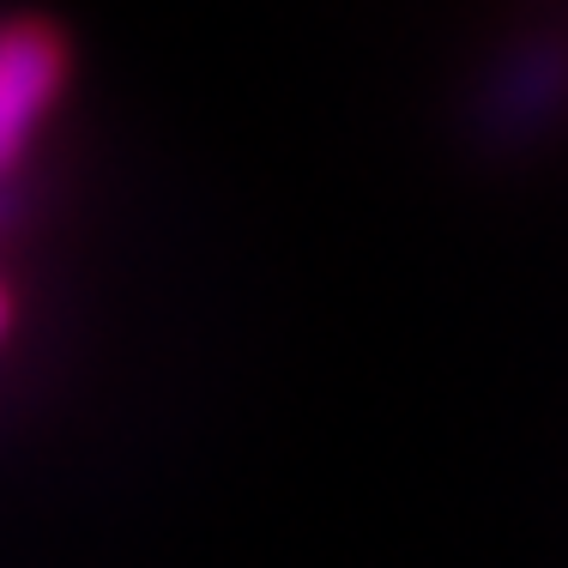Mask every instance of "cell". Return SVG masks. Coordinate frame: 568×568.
I'll return each instance as SVG.
<instances>
[{
    "label": "cell",
    "instance_id": "6da1fadb",
    "mask_svg": "<svg viewBox=\"0 0 568 568\" xmlns=\"http://www.w3.org/2000/svg\"><path fill=\"white\" fill-rule=\"evenodd\" d=\"M67 79V43L37 19L0 24V175L24 158L37 121L61 98Z\"/></svg>",
    "mask_w": 568,
    "mask_h": 568
},
{
    "label": "cell",
    "instance_id": "7a4b0ae2",
    "mask_svg": "<svg viewBox=\"0 0 568 568\" xmlns=\"http://www.w3.org/2000/svg\"><path fill=\"white\" fill-rule=\"evenodd\" d=\"M7 315H12V308H7V291H0V333H7Z\"/></svg>",
    "mask_w": 568,
    "mask_h": 568
}]
</instances>
